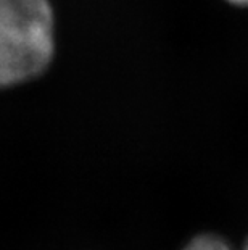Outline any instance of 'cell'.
Returning <instances> with one entry per match:
<instances>
[{
	"mask_svg": "<svg viewBox=\"0 0 248 250\" xmlns=\"http://www.w3.org/2000/svg\"><path fill=\"white\" fill-rule=\"evenodd\" d=\"M230 3L239 5V7H248V0H229Z\"/></svg>",
	"mask_w": 248,
	"mask_h": 250,
	"instance_id": "3",
	"label": "cell"
},
{
	"mask_svg": "<svg viewBox=\"0 0 248 250\" xmlns=\"http://www.w3.org/2000/svg\"><path fill=\"white\" fill-rule=\"evenodd\" d=\"M49 0H0V87L38 76L54 54Z\"/></svg>",
	"mask_w": 248,
	"mask_h": 250,
	"instance_id": "1",
	"label": "cell"
},
{
	"mask_svg": "<svg viewBox=\"0 0 248 250\" xmlns=\"http://www.w3.org/2000/svg\"><path fill=\"white\" fill-rule=\"evenodd\" d=\"M184 250H232V247L216 234H200L193 237Z\"/></svg>",
	"mask_w": 248,
	"mask_h": 250,
	"instance_id": "2",
	"label": "cell"
},
{
	"mask_svg": "<svg viewBox=\"0 0 248 250\" xmlns=\"http://www.w3.org/2000/svg\"><path fill=\"white\" fill-rule=\"evenodd\" d=\"M244 250H248V241H247V244H245V247H244Z\"/></svg>",
	"mask_w": 248,
	"mask_h": 250,
	"instance_id": "4",
	"label": "cell"
}]
</instances>
